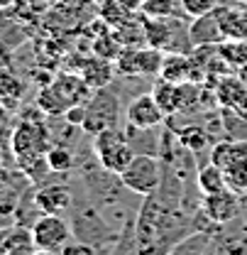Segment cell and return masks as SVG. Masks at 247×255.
I'll return each instance as SVG.
<instances>
[{"instance_id":"6da1fadb","label":"cell","mask_w":247,"mask_h":255,"mask_svg":"<svg viewBox=\"0 0 247 255\" xmlns=\"http://www.w3.org/2000/svg\"><path fill=\"white\" fill-rule=\"evenodd\" d=\"M88 98H91V86L86 84V79L76 74H66L59 76L54 84H49L47 89H42L37 103L49 116H64L66 108L76 103H88Z\"/></svg>"},{"instance_id":"7a4b0ae2","label":"cell","mask_w":247,"mask_h":255,"mask_svg":"<svg viewBox=\"0 0 247 255\" xmlns=\"http://www.w3.org/2000/svg\"><path fill=\"white\" fill-rule=\"evenodd\" d=\"M123 187L140 196H152L162 184V164L155 155L147 152H135V157L127 162L123 172L118 174Z\"/></svg>"},{"instance_id":"3957f363","label":"cell","mask_w":247,"mask_h":255,"mask_svg":"<svg viewBox=\"0 0 247 255\" xmlns=\"http://www.w3.org/2000/svg\"><path fill=\"white\" fill-rule=\"evenodd\" d=\"M32 241L39 253H64V248L71 243L74 231L71 223L62 219V214H42L32 223Z\"/></svg>"},{"instance_id":"277c9868","label":"cell","mask_w":247,"mask_h":255,"mask_svg":"<svg viewBox=\"0 0 247 255\" xmlns=\"http://www.w3.org/2000/svg\"><path fill=\"white\" fill-rule=\"evenodd\" d=\"M93 152H95L98 162L103 164V169H108L113 174H120L127 167V162L135 157V150L115 128H108V130H100L93 135Z\"/></svg>"},{"instance_id":"5b68a950","label":"cell","mask_w":247,"mask_h":255,"mask_svg":"<svg viewBox=\"0 0 247 255\" xmlns=\"http://www.w3.org/2000/svg\"><path fill=\"white\" fill-rule=\"evenodd\" d=\"M12 150L20 159V164L27 169L37 164L49 150V132L39 121H25L20 123L12 135Z\"/></svg>"},{"instance_id":"8992f818","label":"cell","mask_w":247,"mask_h":255,"mask_svg":"<svg viewBox=\"0 0 247 255\" xmlns=\"http://www.w3.org/2000/svg\"><path fill=\"white\" fill-rule=\"evenodd\" d=\"M118 116H120V106H118V96L98 89L95 96L88 98L86 103V118H83V130L88 135H95L100 130H108V128H115L118 126Z\"/></svg>"},{"instance_id":"52a82bcc","label":"cell","mask_w":247,"mask_h":255,"mask_svg":"<svg viewBox=\"0 0 247 255\" xmlns=\"http://www.w3.org/2000/svg\"><path fill=\"white\" fill-rule=\"evenodd\" d=\"M162 49L157 47H130L123 49L120 57L115 59L118 62V71L125 76H142V74H159L162 69Z\"/></svg>"},{"instance_id":"ba28073f","label":"cell","mask_w":247,"mask_h":255,"mask_svg":"<svg viewBox=\"0 0 247 255\" xmlns=\"http://www.w3.org/2000/svg\"><path fill=\"white\" fill-rule=\"evenodd\" d=\"M240 214V194L233 189H223L216 194H203L201 199V216L211 223H228Z\"/></svg>"},{"instance_id":"9c48e42d","label":"cell","mask_w":247,"mask_h":255,"mask_svg":"<svg viewBox=\"0 0 247 255\" xmlns=\"http://www.w3.org/2000/svg\"><path fill=\"white\" fill-rule=\"evenodd\" d=\"M125 116H127L130 128H137V130H152V128L162 126L166 118V113L162 111V106L157 103V98L152 94H142L135 101H130Z\"/></svg>"},{"instance_id":"30bf717a","label":"cell","mask_w":247,"mask_h":255,"mask_svg":"<svg viewBox=\"0 0 247 255\" xmlns=\"http://www.w3.org/2000/svg\"><path fill=\"white\" fill-rule=\"evenodd\" d=\"M216 98L225 111L247 118V84L240 76H225V79L220 76L216 86Z\"/></svg>"},{"instance_id":"8fae6325","label":"cell","mask_w":247,"mask_h":255,"mask_svg":"<svg viewBox=\"0 0 247 255\" xmlns=\"http://www.w3.org/2000/svg\"><path fill=\"white\" fill-rule=\"evenodd\" d=\"M188 42L193 47H211V44L223 42V32H220V22H218V7L213 12L193 17V22L188 25Z\"/></svg>"},{"instance_id":"7c38bea8","label":"cell","mask_w":247,"mask_h":255,"mask_svg":"<svg viewBox=\"0 0 247 255\" xmlns=\"http://www.w3.org/2000/svg\"><path fill=\"white\" fill-rule=\"evenodd\" d=\"M186 91H188V81L176 84V81L159 79L155 84V89H152V96L157 98V103L162 106V111H164L166 116H174V113L184 111L186 106H188V101L184 98Z\"/></svg>"},{"instance_id":"4fadbf2b","label":"cell","mask_w":247,"mask_h":255,"mask_svg":"<svg viewBox=\"0 0 247 255\" xmlns=\"http://www.w3.org/2000/svg\"><path fill=\"white\" fill-rule=\"evenodd\" d=\"M34 206L39 214H64L71 206V189L64 184H49L34 194Z\"/></svg>"},{"instance_id":"5bb4252c","label":"cell","mask_w":247,"mask_h":255,"mask_svg":"<svg viewBox=\"0 0 247 255\" xmlns=\"http://www.w3.org/2000/svg\"><path fill=\"white\" fill-rule=\"evenodd\" d=\"M218 22L223 39H247V5H233V7L218 5Z\"/></svg>"},{"instance_id":"9a60e30c","label":"cell","mask_w":247,"mask_h":255,"mask_svg":"<svg viewBox=\"0 0 247 255\" xmlns=\"http://www.w3.org/2000/svg\"><path fill=\"white\" fill-rule=\"evenodd\" d=\"M191 69H193L191 57H186V54H181V52H171V54H164L162 69H159V76L166 79V81L184 84V81H191Z\"/></svg>"},{"instance_id":"2e32d148","label":"cell","mask_w":247,"mask_h":255,"mask_svg":"<svg viewBox=\"0 0 247 255\" xmlns=\"http://www.w3.org/2000/svg\"><path fill=\"white\" fill-rule=\"evenodd\" d=\"M81 76L86 79V84L91 89H103V86H108V81L113 76V62L103 59V57H93V59L83 64Z\"/></svg>"},{"instance_id":"e0dca14e","label":"cell","mask_w":247,"mask_h":255,"mask_svg":"<svg viewBox=\"0 0 247 255\" xmlns=\"http://www.w3.org/2000/svg\"><path fill=\"white\" fill-rule=\"evenodd\" d=\"M245 157H247V142H240V140H223L211 152V162L223 167V169H228L230 164H235L238 159Z\"/></svg>"},{"instance_id":"ac0fdd59","label":"cell","mask_w":247,"mask_h":255,"mask_svg":"<svg viewBox=\"0 0 247 255\" xmlns=\"http://www.w3.org/2000/svg\"><path fill=\"white\" fill-rule=\"evenodd\" d=\"M198 189L201 194H216V191L228 189V177H225V169L218 167V164H206L198 169Z\"/></svg>"},{"instance_id":"d6986e66","label":"cell","mask_w":247,"mask_h":255,"mask_svg":"<svg viewBox=\"0 0 247 255\" xmlns=\"http://www.w3.org/2000/svg\"><path fill=\"white\" fill-rule=\"evenodd\" d=\"M218 54L230 69H240L247 64V39H223L218 44Z\"/></svg>"},{"instance_id":"ffe728a7","label":"cell","mask_w":247,"mask_h":255,"mask_svg":"<svg viewBox=\"0 0 247 255\" xmlns=\"http://www.w3.org/2000/svg\"><path fill=\"white\" fill-rule=\"evenodd\" d=\"M0 251H5V253H34L37 248H34V241H32V231H27V228H12L5 236Z\"/></svg>"},{"instance_id":"44dd1931","label":"cell","mask_w":247,"mask_h":255,"mask_svg":"<svg viewBox=\"0 0 247 255\" xmlns=\"http://www.w3.org/2000/svg\"><path fill=\"white\" fill-rule=\"evenodd\" d=\"M225 177H228V189L238 191V194H247V157L230 164L225 169Z\"/></svg>"},{"instance_id":"7402d4cb","label":"cell","mask_w":247,"mask_h":255,"mask_svg":"<svg viewBox=\"0 0 247 255\" xmlns=\"http://www.w3.org/2000/svg\"><path fill=\"white\" fill-rule=\"evenodd\" d=\"M140 12L145 17H152V20H159V17H174L176 12V0H145Z\"/></svg>"},{"instance_id":"603a6c76","label":"cell","mask_w":247,"mask_h":255,"mask_svg":"<svg viewBox=\"0 0 247 255\" xmlns=\"http://www.w3.org/2000/svg\"><path fill=\"white\" fill-rule=\"evenodd\" d=\"M44 157H47V167H49L52 172H59V174L69 172V169L74 167V155H71L66 147H49Z\"/></svg>"},{"instance_id":"cb8c5ba5","label":"cell","mask_w":247,"mask_h":255,"mask_svg":"<svg viewBox=\"0 0 247 255\" xmlns=\"http://www.w3.org/2000/svg\"><path fill=\"white\" fill-rule=\"evenodd\" d=\"M179 5H181L184 15L193 20V17H201L206 12H213L218 7V0H179Z\"/></svg>"},{"instance_id":"d4e9b609","label":"cell","mask_w":247,"mask_h":255,"mask_svg":"<svg viewBox=\"0 0 247 255\" xmlns=\"http://www.w3.org/2000/svg\"><path fill=\"white\" fill-rule=\"evenodd\" d=\"M64 118H66V123H71V126H83V118H86V103H76V106L66 108Z\"/></svg>"},{"instance_id":"484cf974","label":"cell","mask_w":247,"mask_h":255,"mask_svg":"<svg viewBox=\"0 0 247 255\" xmlns=\"http://www.w3.org/2000/svg\"><path fill=\"white\" fill-rule=\"evenodd\" d=\"M74 253H86V255H91L93 248H91V246H86V243H69V246L64 248V255H74Z\"/></svg>"},{"instance_id":"4316f807","label":"cell","mask_w":247,"mask_h":255,"mask_svg":"<svg viewBox=\"0 0 247 255\" xmlns=\"http://www.w3.org/2000/svg\"><path fill=\"white\" fill-rule=\"evenodd\" d=\"M120 2H123V7L127 10V12H137V10L142 7L145 0H120Z\"/></svg>"},{"instance_id":"83f0119b","label":"cell","mask_w":247,"mask_h":255,"mask_svg":"<svg viewBox=\"0 0 247 255\" xmlns=\"http://www.w3.org/2000/svg\"><path fill=\"white\" fill-rule=\"evenodd\" d=\"M238 76H240V79H243V81L247 84V64H243V66L238 69Z\"/></svg>"},{"instance_id":"f1b7e54d","label":"cell","mask_w":247,"mask_h":255,"mask_svg":"<svg viewBox=\"0 0 247 255\" xmlns=\"http://www.w3.org/2000/svg\"><path fill=\"white\" fill-rule=\"evenodd\" d=\"M238 2H240V5H247V0H238Z\"/></svg>"},{"instance_id":"f546056e","label":"cell","mask_w":247,"mask_h":255,"mask_svg":"<svg viewBox=\"0 0 247 255\" xmlns=\"http://www.w3.org/2000/svg\"><path fill=\"white\" fill-rule=\"evenodd\" d=\"M5 2H7V0H0V7H2V5H5Z\"/></svg>"}]
</instances>
